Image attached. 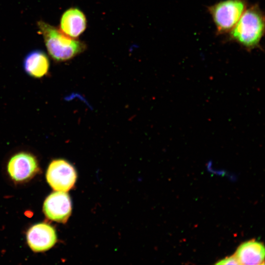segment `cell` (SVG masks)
Masks as SVG:
<instances>
[{
  "label": "cell",
  "mask_w": 265,
  "mask_h": 265,
  "mask_svg": "<svg viewBox=\"0 0 265 265\" xmlns=\"http://www.w3.org/2000/svg\"><path fill=\"white\" fill-rule=\"evenodd\" d=\"M23 67L25 72L29 76L34 78H41L48 73L49 59L43 51L33 50L25 56Z\"/></svg>",
  "instance_id": "9c48e42d"
},
{
  "label": "cell",
  "mask_w": 265,
  "mask_h": 265,
  "mask_svg": "<svg viewBox=\"0 0 265 265\" xmlns=\"http://www.w3.org/2000/svg\"><path fill=\"white\" fill-rule=\"evenodd\" d=\"M37 25L49 55L56 61L70 60L86 49L83 42L67 36L48 23L40 21Z\"/></svg>",
  "instance_id": "7a4b0ae2"
},
{
  "label": "cell",
  "mask_w": 265,
  "mask_h": 265,
  "mask_svg": "<svg viewBox=\"0 0 265 265\" xmlns=\"http://www.w3.org/2000/svg\"><path fill=\"white\" fill-rule=\"evenodd\" d=\"M26 239L29 247L36 252H43L51 248L56 242L54 229L46 223H39L27 231Z\"/></svg>",
  "instance_id": "52a82bcc"
},
{
  "label": "cell",
  "mask_w": 265,
  "mask_h": 265,
  "mask_svg": "<svg viewBox=\"0 0 265 265\" xmlns=\"http://www.w3.org/2000/svg\"><path fill=\"white\" fill-rule=\"evenodd\" d=\"M217 265H240L236 256L233 255L225 258L216 263Z\"/></svg>",
  "instance_id": "8fae6325"
},
{
  "label": "cell",
  "mask_w": 265,
  "mask_h": 265,
  "mask_svg": "<svg viewBox=\"0 0 265 265\" xmlns=\"http://www.w3.org/2000/svg\"><path fill=\"white\" fill-rule=\"evenodd\" d=\"M247 7L246 0H223L208 7L218 35L228 33Z\"/></svg>",
  "instance_id": "3957f363"
},
{
  "label": "cell",
  "mask_w": 265,
  "mask_h": 265,
  "mask_svg": "<svg viewBox=\"0 0 265 265\" xmlns=\"http://www.w3.org/2000/svg\"><path fill=\"white\" fill-rule=\"evenodd\" d=\"M77 174L74 167L63 159H55L50 163L46 173L47 181L55 191L66 192L74 186Z\"/></svg>",
  "instance_id": "277c9868"
},
{
  "label": "cell",
  "mask_w": 265,
  "mask_h": 265,
  "mask_svg": "<svg viewBox=\"0 0 265 265\" xmlns=\"http://www.w3.org/2000/svg\"><path fill=\"white\" fill-rule=\"evenodd\" d=\"M265 15L258 4L246 8L234 28L228 33V40L237 43L250 52L261 49L265 34Z\"/></svg>",
  "instance_id": "6da1fadb"
},
{
  "label": "cell",
  "mask_w": 265,
  "mask_h": 265,
  "mask_svg": "<svg viewBox=\"0 0 265 265\" xmlns=\"http://www.w3.org/2000/svg\"><path fill=\"white\" fill-rule=\"evenodd\" d=\"M43 211L50 220L60 223L66 222L72 212L70 196L64 191L52 193L44 203Z\"/></svg>",
  "instance_id": "8992f818"
},
{
  "label": "cell",
  "mask_w": 265,
  "mask_h": 265,
  "mask_svg": "<svg viewBox=\"0 0 265 265\" xmlns=\"http://www.w3.org/2000/svg\"><path fill=\"white\" fill-rule=\"evenodd\" d=\"M39 170L36 157L25 152L13 156L7 164V171L11 178L17 182H24L31 179Z\"/></svg>",
  "instance_id": "5b68a950"
},
{
  "label": "cell",
  "mask_w": 265,
  "mask_h": 265,
  "mask_svg": "<svg viewBox=\"0 0 265 265\" xmlns=\"http://www.w3.org/2000/svg\"><path fill=\"white\" fill-rule=\"evenodd\" d=\"M87 20L84 13L78 8L66 10L60 20V30L67 36L76 39L85 30Z\"/></svg>",
  "instance_id": "ba28073f"
},
{
  "label": "cell",
  "mask_w": 265,
  "mask_h": 265,
  "mask_svg": "<svg viewBox=\"0 0 265 265\" xmlns=\"http://www.w3.org/2000/svg\"><path fill=\"white\" fill-rule=\"evenodd\" d=\"M235 255L240 265L264 264L265 247L260 242L247 241L238 246Z\"/></svg>",
  "instance_id": "30bf717a"
}]
</instances>
